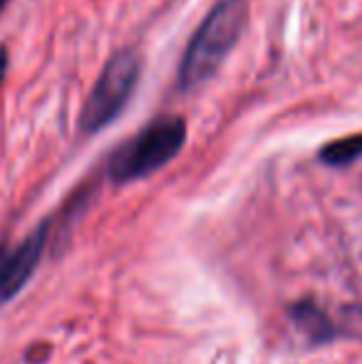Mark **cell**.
Segmentation results:
<instances>
[{
  "label": "cell",
  "mask_w": 362,
  "mask_h": 364,
  "mask_svg": "<svg viewBox=\"0 0 362 364\" xmlns=\"http://www.w3.org/2000/svg\"><path fill=\"white\" fill-rule=\"evenodd\" d=\"M248 5L243 0H221L208 13V18L196 30L191 45L183 53L179 80L183 87H193L208 80L218 70L231 48L236 45L243 25H246Z\"/></svg>",
  "instance_id": "cell-1"
},
{
  "label": "cell",
  "mask_w": 362,
  "mask_h": 364,
  "mask_svg": "<svg viewBox=\"0 0 362 364\" xmlns=\"http://www.w3.org/2000/svg\"><path fill=\"white\" fill-rule=\"evenodd\" d=\"M186 139V124L179 117H164L156 119L142 132L137 139L122 146L112 159V178L117 181H132V178L147 176V173L161 168L166 161L179 154Z\"/></svg>",
  "instance_id": "cell-2"
},
{
  "label": "cell",
  "mask_w": 362,
  "mask_h": 364,
  "mask_svg": "<svg viewBox=\"0 0 362 364\" xmlns=\"http://www.w3.org/2000/svg\"><path fill=\"white\" fill-rule=\"evenodd\" d=\"M137 77H139V58L132 50L119 53L107 63L82 109L85 129L97 132L119 114L134 90Z\"/></svg>",
  "instance_id": "cell-3"
},
{
  "label": "cell",
  "mask_w": 362,
  "mask_h": 364,
  "mask_svg": "<svg viewBox=\"0 0 362 364\" xmlns=\"http://www.w3.org/2000/svg\"><path fill=\"white\" fill-rule=\"evenodd\" d=\"M45 228L33 233L18 248L0 250V300H8L23 288V283L30 278L33 268L38 265V258L43 253Z\"/></svg>",
  "instance_id": "cell-4"
},
{
  "label": "cell",
  "mask_w": 362,
  "mask_h": 364,
  "mask_svg": "<svg viewBox=\"0 0 362 364\" xmlns=\"http://www.w3.org/2000/svg\"><path fill=\"white\" fill-rule=\"evenodd\" d=\"M362 154V136H350V139H340L335 144L323 149V161L333 164V166H343V164H353Z\"/></svg>",
  "instance_id": "cell-5"
},
{
  "label": "cell",
  "mask_w": 362,
  "mask_h": 364,
  "mask_svg": "<svg viewBox=\"0 0 362 364\" xmlns=\"http://www.w3.org/2000/svg\"><path fill=\"white\" fill-rule=\"evenodd\" d=\"M5 3H8V0H0V10H3V8H5Z\"/></svg>",
  "instance_id": "cell-6"
}]
</instances>
